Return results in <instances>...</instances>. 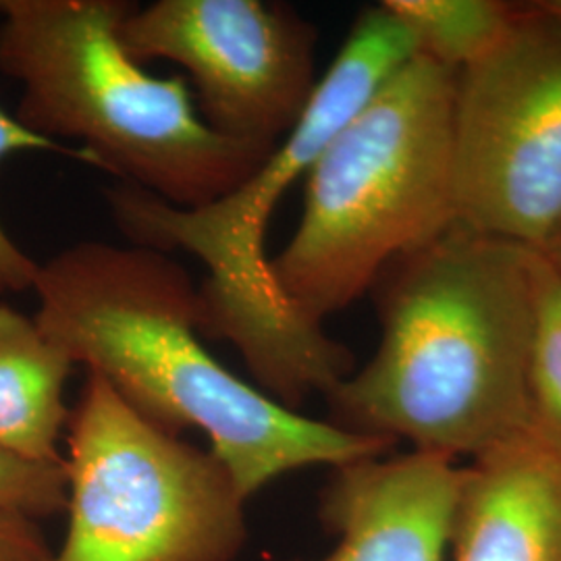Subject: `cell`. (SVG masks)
<instances>
[{"instance_id": "ba28073f", "label": "cell", "mask_w": 561, "mask_h": 561, "mask_svg": "<svg viewBox=\"0 0 561 561\" xmlns=\"http://www.w3.org/2000/svg\"><path fill=\"white\" fill-rule=\"evenodd\" d=\"M119 36L140 62L181 65L202 121L243 146L275 150L317 88L314 30L280 2L157 0L134 7Z\"/></svg>"}, {"instance_id": "7c38bea8", "label": "cell", "mask_w": 561, "mask_h": 561, "mask_svg": "<svg viewBox=\"0 0 561 561\" xmlns=\"http://www.w3.org/2000/svg\"><path fill=\"white\" fill-rule=\"evenodd\" d=\"M419 42V53L451 71L486 57L512 30L518 9L500 0H385Z\"/></svg>"}, {"instance_id": "5bb4252c", "label": "cell", "mask_w": 561, "mask_h": 561, "mask_svg": "<svg viewBox=\"0 0 561 561\" xmlns=\"http://www.w3.org/2000/svg\"><path fill=\"white\" fill-rule=\"evenodd\" d=\"M67 466L20 458L0 447V510L42 520L67 512Z\"/></svg>"}, {"instance_id": "3957f363", "label": "cell", "mask_w": 561, "mask_h": 561, "mask_svg": "<svg viewBox=\"0 0 561 561\" xmlns=\"http://www.w3.org/2000/svg\"><path fill=\"white\" fill-rule=\"evenodd\" d=\"M416 55L414 34L385 2L366 9L296 127L233 192L198 208L173 206L127 183L106 192L131 245L183 250L206 266L198 287L202 337L229 341L259 389L289 410L347 379L354 356L283 300L266 254L268 222L285 192Z\"/></svg>"}, {"instance_id": "e0dca14e", "label": "cell", "mask_w": 561, "mask_h": 561, "mask_svg": "<svg viewBox=\"0 0 561 561\" xmlns=\"http://www.w3.org/2000/svg\"><path fill=\"white\" fill-rule=\"evenodd\" d=\"M535 250L541 252L542 259L549 262V266L558 273V277L561 279V225Z\"/></svg>"}, {"instance_id": "8992f818", "label": "cell", "mask_w": 561, "mask_h": 561, "mask_svg": "<svg viewBox=\"0 0 561 561\" xmlns=\"http://www.w3.org/2000/svg\"><path fill=\"white\" fill-rule=\"evenodd\" d=\"M67 537L53 561H236L248 539L221 460L146 421L88 370L67 424Z\"/></svg>"}, {"instance_id": "30bf717a", "label": "cell", "mask_w": 561, "mask_h": 561, "mask_svg": "<svg viewBox=\"0 0 561 561\" xmlns=\"http://www.w3.org/2000/svg\"><path fill=\"white\" fill-rule=\"evenodd\" d=\"M449 561H561V454L533 428L461 468Z\"/></svg>"}, {"instance_id": "5b68a950", "label": "cell", "mask_w": 561, "mask_h": 561, "mask_svg": "<svg viewBox=\"0 0 561 561\" xmlns=\"http://www.w3.org/2000/svg\"><path fill=\"white\" fill-rule=\"evenodd\" d=\"M454 92L456 71L419 53L310 167L300 225L271 259L301 319L322 327L458 222Z\"/></svg>"}, {"instance_id": "ac0fdd59", "label": "cell", "mask_w": 561, "mask_h": 561, "mask_svg": "<svg viewBox=\"0 0 561 561\" xmlns=\"http://www.w3.org/2000/svg\"><path fill=\"white\" fill-rule=\"evenodd\" d=\"M542 7H547V9H551V11H556V13H560L561 15V0H542Z\"/></svg>"}, {"instance_id": "7a4b0ae2", "label": "cell", "mask_w": 561, "mask_h": 561, "mask_svg": "<svg viewBox=\"0 0 561 561\" xmlns=\"http://www.w3.org/2000/svg\"><path fill=\"white\" fill-rule=\"evenodd\" d=\"M375 287L381 343L324 396L331 424L451 460L479 458L533 426L528 245L456 222Z\"/></svg>"}, {"instance_id": "9c48e42d", "label": "cell", "mask_w": 561, "mask_h": 561, "mask_svg": "<svg viewBox=\"0 0 561 561\" xmlns=\"http://www.w3.org/2000/svg\"><path fill=\"white\" fill-rule=\"evenodd\" d=\"M461 468L433 451L335 468L321 495L337 547L319 561H445Z\"/></svg>"}, {"instance_id": "277c9868", "label": "cell", "mask_w": 561, "mask_h": 561, "mask_svg": "<svg viewBox=\"0 0 561 561\" xmlns=\"http://www.w3.org/2000/svg\"><path fill=\"white\" fill-rule=\"evenodd\" d=\"M125 0H0V73L21 85L15 117L48 140H78L92 167L180 208L219 201L273 150L217 136L183 78L134 59Z\"/></svg>"}, {"instance_id": "9a60e30c", "label": "cell", "mask_w": 561, "mask_h": 561, "mask_svg": "<svg viewBox=\"0 0 561 561\" xmlns=\"http://www.w3.org/2000/svg\"><path fill=\"white\" fill-rule=\"evenodd\" d=\"M15 152H59L76 157V161L88 162L90 157L83 150L67 148L59 141L42 138L21 125L15 115H9L0 106V161ZM41 273V262L27 256L0 225V298L23 291H34V283Z\"/></svg>"}, {"instance_id": "2e32d148", "label": "cell", "mask_w": 561, "mask_h": 561, "mask_svg": "<svg viewBox=\"0 0 561 561\" xmlns=\"http://www.w3.org/2000/svg\"><path fill=\"white\" fill-rule=\"evenodd\" d=\"M55 553L38 522L0 510V561H53Z\"/></svg>"}, {"instance_id": "6da1fadb", "label": "cell", "mask_w": 561, "mask_h": 561, "mask_svg": "<svg viewBox=\"0 0 561 561\" xmlns=\"http://www.w3.org/2000/svg\"><path fill=\"white\" fill-rule=\"evenodd\" d=\"M34 294L48 340L162 431H202L243 500L287 472L393 447L306 419L227 370L201 341L198 287L167 252L80 241L41 264Z\"/></svg>"}, {"instance_id": "52a82bcc", "label": "cell", "mask_w": 561, "mask_h": 561, "mask_svg": "<svg viewBox=\"0 0 561 561\" xmlns=\"http://www.w3.org/2000/svg\"><path fill=\"white\" fill-rule=\"evenodd\" d=\"M454 192L486 236L537 248L561 225V15L541 2L456 73Z\"/></svg>"}, {"instance_id": "4fadbf2b", "label": "cell", "mask_w": 561, "mask_h": 561, "mask_svg": "<svg viewBox=\"0 0 561 561\" xmlns=\"http://www.w3.org/2000/svg\"><path fill=\"white\" fill-rule=\"evenodd\" d=\"M530 248V245H528ZM533 333L528 396L533 431L561 454V279L539 250L530 248Z\"/></svg>"}, {"instance_id": "8fae6325", "label": "cell", "mask_w": 561, "mask_h": 561, "mask_svg": "<svg viewBox=\"0 0 561 561\" xmlns=\"http://www.w3.org/2000/svg\"><path fill=\"white\" fill-rule=\"evenodd\" d=\"M73 362L25 317L0 301V447L25 460L59 463L71 410L65 382Z\"/></svg>"}]
</instances>
